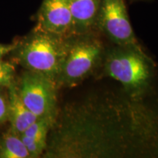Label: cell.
Segmentation results:
<instances>
[{
  "mask_svg": "<svg viewBox=\"0 0 158 158\" xmlns=\"http://www.w3.org/2000/svg\"><path fill=\"white\" fill-rule=\"evenodd\" d=\"M56 82L45 75L27 70L17 88L21 100L38 118L54 124L58 116Z\"/></svg>",
  "mask_w": 158,
  "mask_h": 158,
  "instance_id": "5",
  "label": "cell"
},
{
  "mask_svg": "<svg viewBox=\"0 0 158 158\" xmlns=\"http://www.w3.org/2000/svg\"><path fill=\"white\" fill-rule=\"evenodd\" d=\"M8 117L11 122L12 130L21 135L31 124L38 119L21 100L14 84L9 86Z\"/></svg>",
  "mask_w": 158,
  "mask_h": 158,
  "instance_id": "10",
  "label": "cell"
},
{
  "mask_svg": "<svg viewBox=\"0 0 158 158\" xmlns=\"http://www.w3.org/2000/svg\"><path fill=\"white\" fill-rule=\"evenodd\" d=\"M37 29L63 37L73 34L70 0H44Z\"/></svg>",
  "mask_w": 158,
  "mask_h": 158,
  "instance_id": "7",
  "label": "cell"
},
{
  "mask_svg": "<svg viewBox=\"0 0 158 158\" xmlns=\"http://www.w3.org/2000/svg\"><path fill=\"white\" fill-rule=\"evenodd\" d=\"M99 73L119 82L131 100L139 101L154 95L157 65L141 45L106 48Z\"/></svg>",
  "mask_w": 158,
  "mask_h": 158,
  "instance_id": "2",
  "label": "cell"
},
{
  "mask_svg": "<svg viewBox=\"0 0 158 158\" xmlns=\"http://www.w3.org/2000/svg\"><path fill=\"white\" fill-rule=\"evenodd\" d=\"M0 157L29 158L30 156L20 135L12 130V133L4 136L0 148Z\"/></svg>",
  "mask_w": 158,
  "mask_h": 158,
  "instance_id": "11",
  "label": "cell"
},
{
  "mask_svg": "<svg viewBox=\"0 0 158 158\" xmlns=\"http://www.w3.org/2000/svg\"><path fill=\"white\" fill-rule=\"evenodd\" d=\"M15 48V45H0V61H1V59L2 58L5 54H8L9 52H10V51L12 50H13Z\"/></svg>",
  "mask_w": 158,
  "mask_h": 158,
  "instance_id": "14",
  "label": "cell"
},
{
  "mask_svg": "<svg viewBox=\"0 0 158 158\" xmlns=\"http://www.w3.org/2000/svg\"><path fill=\"white\" fill-rule=\"evenodd\" d=\"M8 117V105L2 94L0 93V123Z\"/></svg>",
  "mask_w": 158,
  "mask_h": 158,
  "instance_id": "13",
  "label": "cell"
},
{
  "mask_svg": "<svg viewBox=\"0 0 158 158\" xmlns=\"http://www.w3.org/2000/svg\"><path fill=\"white\" fill-rule=\"evenodd\" d=\"M96 28L114 45H140L130 23L124 0H101Z\"/></svg>",
  "mask_w": 158,
  "mask_h": 158,
  "instance_id": "6",
  "label": "cell"
},
{
  "mask_svg": "<svg viewBox=\"0 0 158 158\" xmlns=\"http://www.w3.org/2000/svg\"><path fill=\"white\" fill-rule=\"evenodd\" d=\"M15 69L11 64L0 61V86H9L12 84Z\"/></svg>",
  "mask_w": 158,
  "mask_h": 158,
  "instance_id": "12",
  "label": "cell"
},
{
  "mask_svg": "<svg viewBox=\"0 0 158 158\" xmlns=\"http://www.w3.org/2000/svg\"><path fill=\"white\" fill-rule=\"evenodd\" d=\"M149 98L106 91L68 104L53 125L47 157H158V100Z\"/></svg>",
  "mask_w": 158,
  "mask_h": 158,
  "instance_id": "1",
  "label": "cell"
},
{
  "mask_svg": "<svg viewBox=\"0 0 158 158\" xmlns=\"http://www.w3.org/2000/svg\"><path fill=\"white\" fill-rule=\"evenodd\" d=\"M101 0H70L73 34L96 31Z\"/></svg>",
  "mask_w": 158,
  "mask_h": 158,
  "instance_id": "8",
  "label": "cell"
},
{
  "mask_svg": "<svg viewBox=\"0 0 158 158\" xmlns=\"http://www.w3.org/2000/svg\"><path fill=\"white\" fill-rule=\"evenodd\" d=\"M67 37L36 29L20 48V62L27 70L45 75L57 84L66 54Z\"/></svg>",
  "mask_w": 158,
  "mask_h": 158,
  "instance_id": "4",
  "label": "cell"
},
{
  "mask_svg": "<svg viewBox=\"0 0 158 158\" xmlns=\"http://www.w3.org/2000/svg\"><path fill=\"white\" fill-rule=\"evenodd\" d=\"M54 123L45 118H38L20 135L31 158L38 157L45 151L48 135Z\"/></svg>",
  "mask_w": 158,
  "mask_h": 158,
  "instance_id": "9",
  "label": "cell"
},
{
  "mask_svg": "<svg viewBox=\"0 0 158 158\" xmlns=\"http://www.w3.org/2000/svg\"><path fill=\"white\" fill-rule=\"evenodd\" d=\"M97 31L73 34L67 37V50L57 86L73 88L98 73L106 48Z\"/></svg>",
  "mask_w": 158,
  "mask_h": 158,
  "instance_id": "3",
  "label": "cell"
}]
</instances>
